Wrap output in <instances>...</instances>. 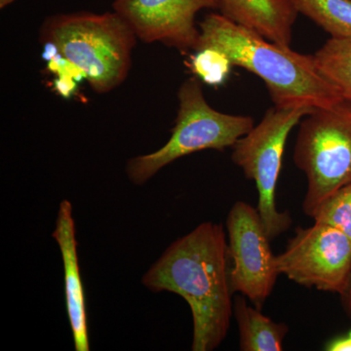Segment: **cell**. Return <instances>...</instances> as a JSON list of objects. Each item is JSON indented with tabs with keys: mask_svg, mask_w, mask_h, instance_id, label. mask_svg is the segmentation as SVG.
Returning a JSON list of instances; mask_svg holds the SVG:
<instances>
[{
	"mask_svg": "<svg viewBox=\"0 0 351 351\" xmlns=\"http://www.w3.org/2000/svg\"><path fill=\"white\" fill-rule=\"evenodd\" d=\"M52 237L57 242L63 258L66 311L75 350L89 351L86 304L78 263L75 221L73 205L69 200H63L60 204Z\"/></svg>",
	"mask_w": 351,
	"mask_h": 351,
	"instance_id": "cell-10",
	"label": "cell"
},
{
	"mask_svg": "<svg viewBox=\"0 0 351 351\" xmlns=\"http://www.w3.org/2000/svg\"><path fill=\"white\" fill-rule=\"evenodd\" d=\"M294 162L306 178L302 211L313 218L328 197L351 182V101L314 108L302 119Z\"/></svg>",
	"mask_w": 351,
	"mask_h": 351,
	"instance_id": "cell-5",
	"label": "cell"
},
{
	"mask_svg": "<svg viewBox=\"0 0 351 351\" xmlns=\"http://www.w3.org/2000/svg\"><path fill=\"white\" fill-rule=\"evenodd\" d=\"M276 265L280 276L293 282L341 295L351 276V240L337 228L314 221L295 230L276 256Z\"/></svg>",
	"mask_w": 351,
	"mask_h": 351,
	"instance_id": "cell-7",
	"label": "cell"
},
{
	"mask_svg": "<svg viewBox=\"0 0 351 351\" xmlns=\"http://www.w3.org/2000/svg\"><path fill=\"white\" fill-rule=\"evenodd\" d=\"M14 1H15V0H0V8H5V7L12 4Z\"/></svg>",
	"mask_w": 351,
	"mask_h": 351,
	"instance_id": "cell-19",
	"label": "cell"
},
{
	"mask_svg": "<svg viewBox=\"0 0 351 351\" xmlns=\"http://www.w3.org/2000/svg\"><path fill=\"white\" fill-rule=\"evenodd\" d=\"M313 219L337 228L351 240V182L328 197L316 210Z\"/></svg>",
	"mask_w": 351,
	"mask_h": 351,
	"instance_id": "cell-15",
	"label": "cell"
},
{
	"mask_svg": "<svg viewBox=\"0 0 351 351\" xmlns=\"http://www.w3.org/2000/svg\"><path fill=\"white\" fill-rule=\"evenodd\" d=\"M112 7L143 43H160L186 52L195 50L199 41L196 14L219 9V0H114Z\"/></svg>",
	"mask_w": 351,
	"mask_h": 351,
	"instance_id": "cell-9",
	"label": "cell"
},
{
	"mask_svg": "<svg viewBox=\"0 0 351 351\" xmlns=\"http://www.w3.org/2000/svg\"><path fill=\"white\" fill-rule=\"evenodd\" d=\"M226 230L233 293L262 311L280 274L257 208L237 201L228 215Z\"/></svg>",
	"mask_w": 351,
	"mask_h": 351,
	"instance_id": "cell-8",
	"label": "cell"
},
{
	"mask_svg": "<svg viewBox=\"0 0 351 351\" xmlns=\"http://www.w3.org/2000/svg\"><path fill=\"white\" fill-rule=\"evenodd\" d=\"M233 316L239 332L241 351H281L289 327L263 315L262 311L247 304L244 295L233 302Z\"/></svg>",
	"mask_w": 351,
	"mask_h": 351,
	"instance_id": "cell-12",
	"label": "cell"
},
{
	"mask_svg": "<svg viewBox=\"0 0 351 351\" xmlns=\"http://www.w3.org/2000/svg\"><path fill=\"white\" fill-rule=\"evenodd\" d=\"M327 350L331 351H351V332L343 338L332 341L328 346Z\"/></svg>",
	"mask_w": 351,
	"mask_h": 351,
	"instance_id": "cell-17",
	"label": "cell"
},
{
	"mask_svg": "<svg viewBox=\"0 0 351 351\" xmlns=\"http://www.w3.org/2000/svg\"><path fill=\"white\" fill-rule=\"evenodd\" d=\"M219 14L267 40L290 46L298 13L291 0H219Z\"/></svg>",
	"mask_w": 351,
	"mask_h": 351,
	"instance_id": "cell-11",
	"label": "cell"
},
{
	"mask_svg": "<svg viewBox=\"0 0 351 351\" xmlns=\"http://www.w3.org/2000/svg\"><path fill=\"white\" fill-rule=\"evenodd\" d=\"M313 56L322 75L351 101V39H328Z\"/></svg>",
	"mask_w": 351,
	"mask_h": 351,
	"instance_id": "cell-14",
	"label": "cell"
},
{
	"mask_svg": "<svg viewBox=\"0 0 351 351\" xmlns=\"http://www.w3.org/2000/svg\"><path fill=\"white\" fill-rule=\"evenodd\" d=\"M313 110L309 107L269 108L260 123L232 147L233 162L257 186V209L270 241L287 232L292 225L290 214L279 211L276 202L286 142L291 130Z\"/></svg>",
	"mask_w": 351,
	"mask_h": 351,
	"instance_id": "cell-6",
	"label": "cell"
},
{
	"mask_svg": "<svg viewBox=\"0 0 351 351\" xmlns=\"http://www.w3.org/2000/svg\"><path fill=\"white\" fill-rule=\"evenodd\" d=\"M189 66L199 80L213 86L223 84L232 68L223 53L210 48L196 51V54L191 58Z\"/></svg>",
	"mask_w": 351,
	"mask_h": 351,
	"instance_id": "cell-16",
	"label": "cell"
},
{
	"mask_svg": "<svg viewBox=\"0 0 351 351\" xmlns=\"http://www.w3.org/2000/svg\"><path fill=\"white\" fill-rule=\"evenodd\" d=\"M206 48L219 51L232 66L247 69L263 80L274 107L328 108L345 100L320 73L314 56L267 40L221 14H208L200 23L195 51Z\"/></svg>",
	"mask_w": 351,
	"mask_h": 351,
	"instance_id": "cell-2",
	"label": "cell"
},
{
	"mask_svg": "<svg viewBox=\"0 0 351 351\" xmlns=\"http://www.w3.org/2000/svg\"><path fill=\"white\" fill-rule=\"evenodd\" d=\"M40 41L82 69L95 92L105 94L125 82L137 36L115 11L77 12L46 18Z\"/></svg>",
	"mask_w": 351,
	"mask_h": 351,
	"instance_id": "cell-3",
	"label": "cell"
},
{
	"mask_svg": "<svg viewBox=\"0 0 351 351\" xmlns=\"http://www.w3.org/2000/svg\"><path fill=\"white\" fill-rule=\"evenodd\" d=\"M230 269L223 226L205 221L173 242L143 277L152 292L167 291L188 302L193 351H212L225 341L233 315Z\"/></svg>",
	"mask_w": 351,
	"mask_h": 351,
	"instance_id": "cell-1",
	"label": "cell"
},
{
	"mask_svg": "<svg viewBox=\"0 0 351 351\" xmlns=\"http://www.w3.org/2000/svg\"><path fill=\"white\" fill-rule=\"evenodd\" d=\"M302 13L332 38L351 39V0H291Z\"/></svg>",
	"mask_w": 351,
	"mask_h": 351,
	"instance_id": "cell-13",
	"label": "cell"
},
{
	"mask_svg": "<svg viewBox=\"0 0 351 351\" xmlns=\"http://www.w3.org/2000/svg\"><path fill=\"white\" fill-rule=\"evenodd\" d=\"M180 107L170 140L158 151L129 159L126 173L134 184L142 186L165 166L195 152H223L253 129L254 120L226 114L205 100L200 82L189 78L178 92Z\"/></svg>",
	"mask_w": 351,
	"mask_h": 351,
	"instance_id": "cell-4",
	"label": "cell"
},
{
	"mask_svg": "<svg viewBox=\"0 0 351 351\" xmlns=\"http://www.w3.org/2000/svg\"><path fill=\"white\" fill-rule=\"evenodd\" d=\"M339 295H341V306H343V311L351 320V276L346 290L343 291V294Z\"/></svg>",
	"mask_w": 351,
	"mask_h": 351,
	"instance_id": "cell-18",
	"label": "cell"
}]
</instances>
